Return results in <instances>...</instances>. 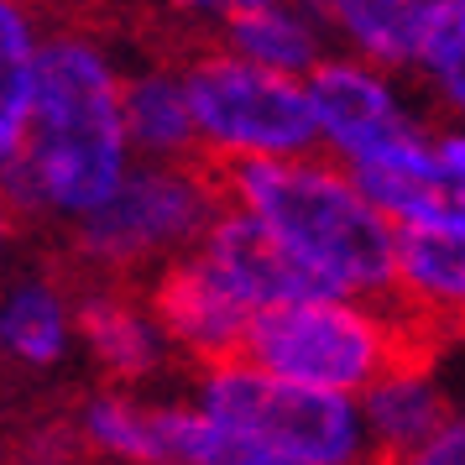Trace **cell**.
<instances>
[{
	"mask_svg": "<svg viewBox=\"0 0 465 465\" xmlns=\"http://www.w3.org/2000/svg\"><path fill=\"white\" fill-rule=\"evenodd\" d=\"M220 183L225 204L256 214L324 293L366 303L398 298L402 231L366 199V189L335 157L314 152L288 163H246L225 168Z\"/></svg>",
	"mask_w": 465,
	"mask_h": 465,
	"instance_id": "obj_2",
	"label": "cell"
},
{
	"mask_svg": "<svg viewBox=\"0 0 465 465\" xmlns=\"http://www.w3.org/2000/svg\"><path fill=\"white\" fill-rule=\"evenodd\" d=\"M79 345L105 371V387H126V392L163 377L173 356L163 324L147 309V293H131L126 282L79 288Z\"/></svg>",
	"mask_w": 465,
	"mask_h": 465,
	"instance_id": "obj_11",
	"label": "cell"
},
{
	"mask_svg": "<svg viewBox=\"0 0 465 465\" xmlns=\"http://www.w3.org/2000/svg\"><path fill=\"white\" fill-rule=\"evenodd\" d=\"M319 126V152L335 157L356 178H392V173H444L440 168V131L423 126V115L408 105V89L398 74L371 68L340 53L303 79Z\"/></svg>",
	"mask_w": 465,
	"mask_h": 465,
	"instance_id": "obj_7",
	"label": "cell"
},
{
	"mask_svg": "<svg viewBox=\"0 0 465 465\" xmlns=\"http://www.w3.org/2000/svg\"><path fill=\"white\" fill-rule=\"evenodd\" d=\"M220 214L225 183L210 163H136L105 210L68 231V246L84 267L121 282L193 256Z\"/></svg>",
	"mask_w": 465,
	"mask_h": 465,
	"instance_id": "obj_4",
	"label": "cell"
},
{
	"mask_svg": "<svg viewBox=\"0 0 465 465\" xmlns=\"http://www.w3.org/2000/svg\"><path fill=\"white\" fill-rule=\"evenodd\" d=\"M450 413H455V402L423 361H402L371 392H361V419H366L377 465H398L402 455H413Z\"/></svg>",
	"mask_w": 465,
	"mask_h": 465,
	"instance_id": "obj_15",
	"label": "cell"
},
{
	"mask_svg": "<svg viewBox=\"0 0 465 465\" xmlns=\"http://www.w3.org/2000/svg\"><path fill=\"white\" fill-rule=\"evenodd\" d=\"M189 398L225 429L235 455H272L293 465H377L361 398H330L277 381L246 356L193 371Z\"/></svg>",
	"mask_w": 465,
	"mask_h": 465,
	"instance_id": "obj_3",
	"label": "cell"
},
{
	"mask_svg": "<svg viewBox=\"0 0 465 465\" xmlns=\"http://www.w3.org/2000/svg\"><path fill=\"white\" fill-rule=\"evenodd\" d=\"M214 47L288 79H309L324 58H335V32L324 22V5L231 0L214 11Z\"/></svg>",
	"mask_w": 465,
	"mask_h": 465,
	"instance_id": "obj_10",
	"label": "cell"
},
{
	"mask_svg": "<svg viewBox=\"0 0 465 465\" xmlns=\"http://www.w3.org/2000/svg\"><path fill=\"white\" fill-rule=\"evenodd\" d=\"M178 68L189 89L193 131H199V157L214 173L319 152V126L303 79L256 68L214 43L193 47Z\"/></svg>",
	"mask_w": 465,
	"mask_h": 465,
	"instance_id": "obj_5",
	"label": "cell"
},
{
	"mask_svg": "<svg viewBox=\"0 0 465 465\" xmlns=\"http://www.w3.org/2000/svg\"><path fill=\"white\" fill-rule=\"evenodd\" d=\"M235 465H293V460H272V455H235Z\"/></svg>",
	"mask_w": 465,
	"mask_h": 465,
	"instance_id": "obj_22",
	"label": "cell"
},
{
	"mask_svg": "<svg viewBox=\"0 0 465 465\" xmlns=\"http://www.w3.org/2000/svg\"><path fill=\"white\" fill-rule=\"evenodd\" d=\"M434 147H440V168H444V178L465 189V131L444 126L440 136H434Z\"/></svg>",
	"mask_w": 465,
	"mask_h": 465,
	"instance_id": "obj_21",
	"label": "cell"
},
{
	"mask_svg": "<svg viewBox=\"0 0 465 465\" xmlns=\"http://www.w3.org/2000/svg\"><path fill=\"white\" fill-rule=\"evenodd\" d=\"M136 173L126 131V68L84 26H53L43 43L37 115L16 163H5V199L26 220L84 225Z\"/></svg>",
	"mask_w": 465,
	"mask_h": 465,
	"instance_id": "obj_1",
	"label": "cell"
},
{
	"mask_svg": "<svg viewBox=\"0 0 465 465\" xmlns=\"http://www.w3.org/2000/svg\"><path fill=\"white\" fill-rule=\"evenodd\" d=\"M398 303L434 324H465V225L402 231L398 246Z\"/></svg>",
	"mask_w": 465,
	"mask_h": 465,
	"instance_id": "obj_17",
	"label": "cell"
},
{
	"mask_svg": "<svg viewBox=\"0 0 465 465\" xmlns=\"http://www.w3.org/2000/svg\"><path fill=\"white\" fill-rule=\"evenodd\" d=\"M163 402L126 387H94L74 402V434L89 465H168V434H163Z\"/></svg>",
	"mask_w": 465,
	"mask_h": 465,
	"instance_id": "obj_14",
	"label": "cell"
},
{
	"mask_svg": "<svg viewBox=\"0 0 465 465\" xmlns=\"http://www.w3.org/2000/svg\"><path fill=\"white\" fill-rule=\"evenodd\" d=\"M79 345V293L58 277L22 272L11 277L0 303V351L22 371H58Z\"/></svg>",
	"mask_w": 465,
	"mask_h": 465,
	"instance_id": "obj_13",
	"label": "cell"
},
{
	"mask_svg": "<svg viewBox=\"0 0 465 465\" xmlns=\"http://www.w3.org/2000/svg\"><path fill=\"white\" fill-rule=\"evenodd\" d=\"M398 465H465V408H455V413H450L413 455H402Z\"/></svg>",
	"mask_w": 465,
	"mask_h": 465,
	"instance_id": "obj_20",
	"label": "cell"
},
{
	"mask_svg": "<svg viewBox=\"0 0 465 465\" xmlns=\"http://www.w3.org/2000/svg\"><path fill=\"white\" fill-rule=\"evenodd\" d=\"M419 79L434 94V105L450 115V126L465 131V22H460L455 0L440 5V26H434V43H429V58H423Z\"/></svg>",
	"mask_w": 465,
	"mask_h": 465,
	"instance_id": "obj_19",
	"label": "cell"
},
{
	"mask_svg": "<svg viewBox=\"0 0 465 465\" xmlns=\"http://www.w3.org/2000/svg\"><path fill=\"white\" fill-rule=\"evenodd\" d=\"M444 0H330L324 22L335 47L387 74H419L440 26Z\"/></svg>",
	"mask_w": 465,
	"mask_h": 465,
	"instance_id": "obj_12",
	"label": "cell"
},
{
	"mask_svg": "<svg viewBox=\"0 0 465 465\" xmlns=\"http://www.w3.org/2000/svg\"><path fill=\"white\" fill-rule=\"evenodd\" d=\"M147 309L163 324L173 356L193 361L199 371L241 361L246 356V340H252V324H256V314L220 282V272L199 252L163 267V272H152Z\"/></svg>",
	"mask_w": 465,
	"mask_h": 465,
	"instance_id": "obj_8",
	"label": "cell"
},
{
	"mask_svg": "<svg viewBox=\"0 0 465 465\" xmlns=\"http://www.w3.org/2000/svg\"><path fill=\"white\" fill-rule=\"evenodd\" d=\"M126 131L136 163H204L178 64L126 68Z\"/></svg>",
	"mask_w": 465,
	"mask_h": 465,
	"instance_id": "obj_16",
	"label": "cell"
},
{
	"mask_svg": "<svg viewBox=\"0 0 465 465\" xmlns=\"http://www.w3.org/2000/svg\"><path fill=\"white\" fill-rule=\"evenodd\" d=\"M199 256L220 272V282L252 314H272V309H288V303H303V298H324V288L282 252V241L256 214L235 210V204H225V214L214 220Z\"/></svg>",
	"mask_w": 465,
	"mask_h": 465,
	"instance_id": "obj_9",
	"label": "cell"
},
{
	"mask_svg": "<svg viewBox=\"0 0 465 465\" xmlns=\"http://www.w3.org/2000/svg\"><path fill=\"white\" fill-rule=\"evenodd\" d=\"M246 361L267 377L330 392V398H361L371 392L392 366L413 361L402 324L381 303L366 298H303L272 314H256Z\"/></svg>",
	"mask_w": 465,
	"mask_h": 465,
	"instance_id": "obj_6",
	"label": "cell"
},
{
	"mask_svg": "<svg viewBox=\"0 0 465 465\" xmlns=\"http://www.w3.org/2000/svg\"><path fill=\"white\" fill-rule=\"evenodd\" d=\"M43 43L32 11L0 5V168L16 163L26 147V131L37 115V89H43Z\"/></svg>",
	"mask_w": 465,
	"mask_h": 465,
	"instance_id": "obj_18",
	"label": "cell"
}]
</instances>
